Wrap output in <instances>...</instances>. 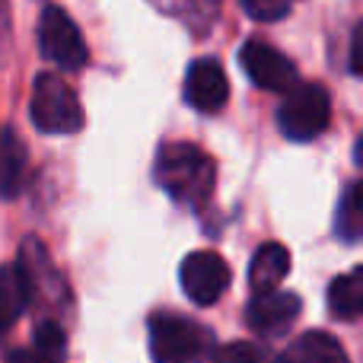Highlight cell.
I'll return each mask as SVG.
<instances>
[{"instance_id": "obj_1", "label": "cell", "mask_w": 363, "mask_h": 363, "mask_svg": "<svg viewBox=\"0 0 363 363\" xmlns=\"http://www.w3.org/2000/svg\"><path fill=\"white\" fill-rule=\"evenodd\" d=\"M157 182L172 201L201 207L213 191V160L194 144H166L157 157Z\"/></svg>"}, {"instance_id": "obj_2", "label": "cell", "mask_w": 363, "mask_h": 363, "mask_svg": "<svg viewBox=\"0 0 363 363\" xmlns=\"http://www.w3.org/2000/svg\"><path fill=\"white\" fill-rule=\"evenodd\" d=\"M32 125L42 134H74L83 128V108L77 93L57 74H38L29 99Z\"/></svg>"}, {"instance_id": "obj_3", "label": "cell", "mask_w": 363, "mask_h": 363, "mask_svg": "<svg viewBox=\"0 0 363 363\" xmlns=\"http://www.w3.org/2000/svg\"><path fill=\"white\" fill-rule=\"evenodd\" d=\"M211 332L172 313L150 319V357L157 363H204L211 354Z\"/></svg>"}, {"instance_id": "obj_4", "label": "cell", "mask_w": 363, "mask_h": 363, "mask_svg": "<svg viewBox=\"0 0 363 363\" xmlns=\"http://www.w3.org/2000/svg\"><path fill=\"white\" fill-rule=\"evenodd\" d=\"M332 118V99L322 83H296L277 108L281 134L290 140H313L328 128Z\"/></svg>"}, {"instance_id": "obj_5", "label": "cell", "mask_w": 363, "mask_h": 363, "mask_svg": "<svg viewBox=\"0 0 363 363\" xmlns=\"http://www.w3.org/2000/svg\"><path fill=\"white\" fill-rule=\"evenodd\" d=\"M38 45H42V55L61 70H80L89 61L80 29L61 6H45L42 10V16H38Z\"/></svg>"}, {"instance_id": "obj_6", "label": "cell", "mask_w": 363, "mask_h": 363, "mask_svg": "<svg viewBox=\"0 0 363 363\" xmlns=\"http://www.w3.org/2000/svg\"><path fill=\"white\" fill-rule=\"evenodd\" d=\"M239 61H242L249 80L255 86L268 89V93H290L300 83L296 64L287 55H281L274 45L262 42V38H249L242 45V51H239Z\"/></svg>"}, {"instance_id": "obj_7", "label": "cell", "mask_w": 363, "mask_h": 363, "mask_svg": "<svg viewBox=\"0 0 363 363\" xmlns=\"http://www.w3.org/2000/svg\"><path fill=\"white\" fill-rule=\"evenodd\" d=\"M179 281L194 306H213L230 287V264L217 252H191L179 268Z\"/></svg>"}, {"instance_id": "obj_8", "label": "cell", "mask_w": 363, "mask_h": 363, "mask_svg": "<svg viewBox=\"0 0 363 363\" xmlns=\"http://www.w3.org/2000/svg\"><path fill=\"white\" fill-rule=\"evenodd\" d=\"M230 99V80H226L220 61L213 57H198L191 61L185 74V102L194 108V112L213 115L226 106Z\"/></svg>"}, {"instance_id": "obj_9", "label": "cell", "mask_w": 363, "mask_h": 363, "mask_svg": "<svg viewBox=\"0 0 363 363\" xmlns=\"http://www.w3.org/2000/svg\"><path fill=\"white\" fill-rule=\"evenodd\" d=\"M300 315V296L287 294V290H268V294H255L245 309V319L255 332L262 335H277L284 328L294 325Z\"/></svg>"}, {"instance_id": "obj_10", "label": "cell", "mask_w": 363, "mask_h": 363, "mask_svg": "<svg viewBox=\"0 0 363 363\" xmlns=\"http://www.w3.org/2000/svg\"><path fill=\"white\" fill-rule=\"evenodd\" d=\"M290 274V252L281 242H264L262 249L252 255L249 264V287L255 294H268L277 290L281 281Z\"/></svg>"}, {"instance_id": "obj_11", "label": "cell", "mask_w": 363, "mask_h": 363, "mask_svg": "<svg viewBox=\"0 0 363 363\" xmlns=\"http://www.w3.org/2000/svg\"><path fill=\"white\" fill-rule=\"evenodd\" d=\"M32 300V287L23 264H0V332L16 325Z\"/></svg>"}, {"instance_id": "obj_12", "label": "cell", "mask_w": 363, "mask_h": 363, "mask_svg": "<svg viewBox=\"0 0 363 363\" xmlns=\"http://www.w3.org/2000/svg\"><path fill=\"white\" fill-rule=\"evenodd\" d=\"M281 363H351V360H347V351L341 347V341L332 338L328 332H306L284 354Z\"/></svg>"}, {"instance_id": "obj_13", "label": "cell", "mask_w": 363, "mask_h": 363, "mask_svg": "<svg viewBox=\"0 0 363 363\" xmlns=\"http://www.w3.org/2000/svg\"><path fill=\"white\" fill-rule=\"evenodd\" d=\"M26 176V144L13 128L0 131V194L16 198Z\"/></svg>"}, {"instance_id": "obj_14", "label": "cell", "mask_w": 363, "mask_h": 363, "mask_svg": "<svg viewBox=\"0 0 363 363\" xmlns=\"http://www.w3.org/2000/svg\"><path fill=\"white\" fill-rule=\"evenodd\" d=\"M64 328L57 322H42L35 328V338L23 351H10V363H61L64 360Z\"/></svg>"}, {"instance_id": "obj_15", "label": "cell", "mask_w": 363, "mask_h": 363, "mask_svg": "<svg viewBox=\"0 0 363 363\" xmlns=\"http://www.w3.org/2000/svg\"><path fill=\"white\" fill-rule=\"evenodd\" d=\"M328 309L338 319H357L363 309V268L335 277L328 287Z\"/></svg>"}, {"instance_id": "obj_16", "label": "cell", "mask_w": 363, "mask_h": 363, "mask_svg": "<svg viewBox=\"0 0 363 363\" xmlns=\"http://www.w3.org/2000/svg\"><path fill=\"white\" fill-rule=\"evenodd\" d=\"M335 233L345 242H357L363 233V201H360V185L351 182L338 204V217H335Z\"/></svg>"}, {"instance_id": "obj_17", "label": "cell", "mask_w": 363, "mask_h": 363, "mask_svg": "<svg viewBox=\"0 0 363 363\" xmlns=\"http://www.w3.org/2000/svg\"><path fill=\"white\" fill-rule=\"evenodd\" d=\"M157 4L163 6V10L185 16L188 23L198 26V32L213 26V19H217V13H220V0H157Z\"/></svg>"}, {"instance_id": "obj_18", "label": "cell", "mask_w": 363, "mask_h": 363, "mask_svg": "<svg viewBox=\"0 0 363 363\" xmlns=\"http://www.w3.org/2000/svg\"><path fill=\"white\" fill-rule=\"evenodd\" d=\"M239 4L258 23H277L290 13V0H239Z\"/></svg>"}, {"instance_id": "obj_19", "label": "cell", "mask_w": 363, "mask_h": 363, "mask_svg": "<svg viewBox=\"0 0 363 363\" xmlns=\"http://www.w3.org/2000/svg\"><path fill=\"white\" fill-rule=\"evenodd\" d=\"M213 363H262V357H258V351L252 345L236 341V345L220 347L217 357H213Z\"/></svg>"}, {"instance_id": "obj_20", "label": "cell", "mask_w": 363, "mask_h": 363, "mask_svg": "<svg viewBox=\"0 0 363 363\" xmlns=\"http://www.w3.org/2000/svg\"><path fill=\"white\" fill-rule=\"evenodd\" d=\"M351 74L360 77V26L354 29V38H351Z\"/></svg>"}]
</instances>
